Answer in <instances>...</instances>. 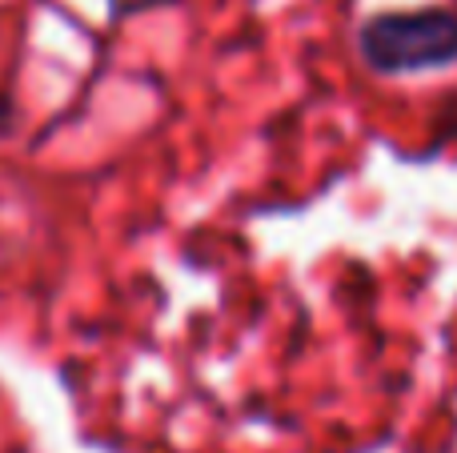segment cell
Wrapping results in <instances>:
<instances>
[{
    "mask_svg": "<svg viewBox=\"0 0 457 453\" xmlns=\"http://www.w3.org/2000/svg\"><path fill=\"white\" fill-rule=\"evenodd\" d=\"M357 53L381 77L442 69L457 61V12L453 8L378 12L357 29Z\"/></svg>",
    "mask_w": 457,
    "mask_h": 453,
    "instance_id": "1",
    "label": "cell"
},
{
    "mask_svg": "<svg viewBox=\"0 0 457 453\" xmlns=\"http://www.w3.org/2000/svg\"><path fill=\"white\" fill-rule=\"evenodd\" d=\"M12 133H16V104H12V96L0 88V141Z\"/></svg>",
    "mask_w": 457,
    "mask_h": 453,
    "instance_id": "2",
    "label": "cell"
}]
</instances>
